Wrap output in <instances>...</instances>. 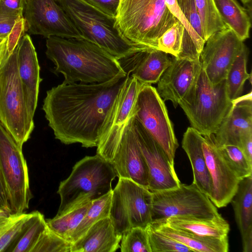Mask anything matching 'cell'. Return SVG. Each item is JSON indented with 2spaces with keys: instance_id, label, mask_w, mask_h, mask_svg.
Wrapping results in <instances>:
<instances>
[{
  "instance_id": "44dd1931",
  "label": "cell",
  "mask_w": 252,
  "mask_h": 252,
  "mask_svg": "<svg viewBox=\"0 0 252 252\" xmlns=\"http://www.w3.org/2000/svg\"><path fill=\"white\" fill-rule=\"evenodd\" d=\"M252 100H246L233 105L229 113L212 135L217 147L225 145L239 147L241 134L252 130Z\"/></svg>"
},
{
  "instance_id": "d4e9b609",
  "label": "cell",
  "mask_w": 252,
  "mask_h": 252,
  "mask_svg": "<svg viewBox=\"0 0 252 252\" xmlns=\"http://www.w3.org/2000/svg\"><path fill=\"white\" fill-rule=\"evenodd\" d=\"M157 231L183 244L193 252H227L228 237L215 238L201 237L169 225L164 220L151 221Z\"/></svg>"
},
{
  "instance_id": "ac0fdd59",
  "label": "cell",
  "mask_w": 252,
  "mask_h": 252,
  "mask_svg": "<svg viewBox=\"0 0 252 252\" xmlns=\"http://www.w3.org/2000/svg\"><path fill=\"white\" fill-rule=\"evenodd\" d=\"M133 117L125 129L111 163L118 178L130 179L148 189V168L134 132Z\"/></svg>"
},
{
  "instance_id": "f1b7e54d",
  "label": "cell",
  "mask_w": 252,
  "mask_h": 252,
  "mask_svg": "<svg viewBox=\"0 0 252 252\" xmlns=\"http://www.w3.org/2000/svg\"><path fill=\"white\" fill-rule=\"evenodd\" d=\"M248 50L246 46L237 56L231 64L225 78L227 95L231 100L242 94L244 84L247 80L251 82V74L247 71Z\"/></svg>"
},
{
  "instance_id": "f6af8a7d",
  "label": "cell",
  "mask_w": 252,
  "mask_h": 252,
  "mask_svg": "<svg viewBox=\"0 0 252 252\" xmlns=\"http://www.w3.org/2000/svg\"><path fill=\"white\" fill-rule=\"evenodd\" d=\"M26 0H0V3L7 9L23 15Z\"/></svg>"
},
{
  "instance_id": "4dcf8cb0",
  "label": "cell",
  "mask_w": 252,
  "mask_h": 252,
  "mask_svg": "<svg viewBox=\"0 0 252 252\" xmlns=\"http://www.w3.org/2000/svg\"><path fill=\"white\" fill-rule=\"evenodd\" d=\"M112 190L91 202L72 235V243L81 237L97 221L109 216Z\"/></svg>"
},
{
  "instance_id": "74e56055",
  "label": "cell",
  "mask_w": 252,
  "mask_h": 252,
  "mask_svg": "<svg viewBox=\"0 0 252 252\" xmlns=\"http://www.w3.org/2000/svg\"><path fill=\"white\" fill-rule=\"evenodd\" d=\"M151 252H193L176 240L157 231L149 223L146 227Z\"/></svg>"
},
{
  "instance_id": "7a4b0ae2",
  "label": "cell",
  "mask_w": 252,
  "mask_h": 252,
  "mask_svg": "<svg viewBox=\"0 0 252 252\" xmlns=\"http://www.w3.org/2000/svg\"><path fill=\"white\" fill-rule=\"evenodd\" d=\"M46 45L53 72L63 74L64 84L99 83L127 75L116 58L84 38L50 36Z\"/></svg>"
},
{
  "instance_id": "f35d334b",
  "label": "cell",
  "mask_w": 252,
  "mask_h": 252,
  "mask_svg": "<svg viewBox=\"0 0 252 252\" xmlns=\"http://www.w3.org/2000/svg\"><path fill=\"white\" fill-rule=\"evenodd\" d=\"M172 14L183 25L184 29L191 37L198 53L200 55L205 41L195 32L180 10L176 0H164Z\"/></svg>"
},
{
  "instance_id": "6da1fadb",
  "label": "cell",
  "mask_w": 252,
  "mask_h": 252,
  "mask_svg": "<svg viewBox=\"0 0 252 252\" xmlns=\"http://www.w3.org/2000/svg\"><path fill=\"white\" fill-rule=\"evenodd\" d=\"M128 77L99 83H62L48 90L42 109L55 138L66 145L97 147Z\"/></svg>"
},
{
  "instance_id": "8992f818",
  "label": "cell",
  "mask_w": 252,
  "mask_h": 252,
  "mask_svg": "<svg viewBox=\"0 0 252 252\" xmlns=\"http://www.w3.org/2000/svg\"><path fill=\"white\" fill-rule=\"evenodd\" d=\"M179 105L191 127L202 136H210L215 133L233 103L227 94L225 79L213 84L201 67L195 82Z\"/></svg>"
},
{
  "instance_id": "4fadbf2b",
  "label": "cell",
  "mask_w": 252,
  "mask_h": 252,
  "mask_svg": "<svg viewBox=\"0 0 252 252\" xmlns=\"http://www.w3.org/2000/svg\"><path fill=\"white\" fill-rule=\"evenodd\" d=\"M26 32L46 38H82L56 0H26L23 13Z\"/></svg>"
},
{
  "instance_id": "5bb4252c",
  "label": "cell",
  "mask_w": 252,
  "mask_h": 252,
  "mask_svg": "<svg viewBox=\"0 0 252 252\" xmlns=\"http://www.w3.org/2000/svg\"><path fill=\"white\" fill-rule=\"evenodd\" d=\"M245 46L244 41L228 27L213 33L206 40L199 59L212 84L225 79L231 64Z\"/></svg>"
},
{
  "instance_id": "e0dca14e",
  "label": "cell",
  "mask_w": 252,
  "mask_h": 252,
  "mask_svg": "<svg viewBox=\"0 0 252 252\" xmlns=\"http://www.w3.org/2000/svg\"><path fill=\"white\" fill-rule=\"evenodd\" d=\"M201 67L200 60L172 56L170 65L158 82L156 89L160 96L176 107L195 82Z\"/></svg>"
},
{
  "instance_id": "9c48e42d",
  "label": "cell",
  "mask_w": 252,
  "mask_h": 252,
  "mask_svg": "<svg viewBox=\"0 0 252 252\" xmlns=\"http://www.w3.org/2000/svg\"><path fill=\"white\" fill-rule=\"evenodd\" d=\"M152 192L133 181L119 178L112 189L109 218L122 235L134 227L146 228L152 221Z\"/></svg>"
},
{
  "instance_id": "ba28073f",
  "label": "cell",
  "mask_w": 252,
  "mask_h": 252,
  "mask_svg": "<svg viewBox=\"0 0 252 252\" xmlns=\"http://www.w3.org/2000/svg\"><path fill=\"white\" fill-rule=\"evenodd\" d=\"M0 173L7 196L9 213L22 214L32 198L28 167L21 148L0 122Z\"/></svg>"
},
{
  "instance_id": "9a60e30c",
  "label": "cell",
  "mask_w": 252,
  "mask_h": 252,
  "mask_svg": "<svg viewBox=\"0 0 252 252\" xmlns=\"http://www.w3.org/2000/svg\"><path fill=\"white\" fill-rule=\"evenodd\" d=\"M134 132L148 171V189L151 192L179 187L181 182L163 150L134 117Z\"/></svg>"
},
{
  "instance_id": "ffe728a7",
  "label": "cell",
  "mask_w": 252,
  "mask_h": 252,
  "mask_svg": "<svg viewBox=\"0 0 252 252\" xmlns=\"http://www.w3.org/2000/svg\"><path fill=\"white\" fill-rule=\"evenodd\" d=\"M118 61L130 64L123 68L129 76L142 84H151L158 83L170 65L171 58L161 51L142 46L128 57Z\"/></svg>"
},
{
  "instance_id": "603a6c76",
  "label": "cell",
  "mask_w": 252,
  "mask_h": 252,
  "mask_svg": "<svg viewBox=\"0 0 252 252\" xmlns=\"http://www.w3.org/2000/svg\"><path fill=\"white\" fill-rule=\"evenodd\" d=\"M240 231L243 251L252 252V175L241 179L230 201Z\"/></svg>"
},
{
  "instance_id": "8fae6325",
  "label": "cell",
  "mask_w": 252,
  "mask_h": 252,
  "mask_svg": "<svg viewBox=\"0 0 252 252\" xmlns=\"http://www.w3.org/2000/svg\"><path fill=\"white\" fill-rule=\"evenodd\" d=\"M152 192V221L174 216L210 219L220 215L209 197L192 183Z\"/></svg>"
},
{
  "instance_id": "52a82bcc",
  "label": "cell",
  "mask_w": 252,
  "mask_h": 252,
  "mask_svg": "<svg viewBox=\"0 0 252 252\" xmlns=\"http://www.w3.org/2000/svg\"><path fill=\"white\" fill-rule=\"evenodd\" d=\"M17 47L0 67V122L22 148L34 125L28 111L18 75Z\"/></svg>"
},
{
  "instance_id": "ab89813d",
  "label": "cell",
  "mask_w": 252,
  "mask_h": 252,
  "mask_svg": "<svg viewBox=\"0 0 252 252\" xmlns=\"http://www.w3.org/2000/svg\"><path fill=\"white\" fill-rule=\"evenodd\" d=\"M180 10L198 35L205 41L195 0H176Z\"/></svg>"
},
{
  "instance_id": "30bf717a",
  "label": "cell",
  "mask_w": 252,
  "mask_h": 252,
  "mask_svg": "<svg viewBox=\"0 0 252 252\" xmlns=\"http://www.w3.org/2000/svg\"><path fill=\"white\" fill-rule=\"evenodd\" d=\"M134 117L158 144L174 167L179 144L164 100L151 84H144L141 87L135 104Z\"/></svg>"
},
{
  "instance_id": "60d3db41",
  "label": "cell",
  "mask_w": 252,
  "mask_h": 252,
  "mask_svg": "<svg viewBox=\"0 0 252 252\" xmlns=\"http://www.w3.org/2000/svg\"><path fill=\"white\" fill-rule=\"evenodd\" d=\"M23 15L12 12L0 3V37L7 38L16 22Z\"/></svg>"
},
{
  "instance_id": "7402d4cb",
  "label": "cell",
  "mask_w": 252,
  "mask_h": 252,
  "mask_svg": "<svg viewBox=\"0 0 252 252\" xmlns=\"http://www.w3.org/2000/svg\"><path fill=\"white\" fill-rule=\"evenodd\" d=\"M122 235L115 229L109 217L92 225L72 243L71 252H115L120 248Z\"/></svg>"
},
{
  "instance_id": "277c9868",
  "label": "cell",
  "mask_w": 252,
  "mask_h": 252,
  "mask_svg": "<svg viewBox=\"0 0 252 252\" xmlns=\"http://www.w3.org/2000/svg\"><path fill=\"white\" fill-rule=\"evenodd\" d=\"M82 38L105 50L118 60L126 59L141 46L126 39L119 31L116 17L110 16L85 0H56Z\"/></svg>"
},
{
  "instance_id": "f907efd6",
  "label": "cell",
  "mask_w": 252,
  "mask_h": 252,
  "mask_svg": "<svg viewBox=\"0 0 252 252\" xmlns=\"http://www.w3.org/2000/svg\"><path fill=\"white\" fill-rule=\"evenodd\" d=\"M241 1L245 5H248L251 2V0H241Z\"/></svg>"
},
{
  "instance_id": "8d00e7d4",
  "label": "cell",
  "mask_w": 252,
  "mask_h": 252,
  "mask_svg": "<svg viewBox=\"0 0 252 252\" xmlns=\"http://www.w3.org/2000/svg\"><path fill=\"white\" fill-rule=\"evenodd\" d=\"M72 243L47 226L40 235L32 252H71Z\"/></svg>"
},
{
  "instance_id": "7bdbcfd3",
  "label": "cell",
  "mask_w": 252,
  "mask_h": 252,
  "mask_svg": "<svg viewBox=\"0 0 252 252\" xmlns=\"http://www.w3.org/2000/svg\"><path fill=\"white\" fill-rule=\"evenodd\" d=\"M105 14L116 17L120 0H85Z\"/></svg>"
},
{
  "instance_id": "c3c4849f",
  "label": "cell",
  "mask_w": 252,
  "mask_h": 252,
  "mask_svg": "<svg viewBox=\"0 0 252 252\" xmlns=\"http://www.w3.org/2000/svg\"><path fill=\"white\" fill-rule=\"evenodd\" d=\"M10 215L8 212L0 208V217H7Z\"/></svg>"
},
{
  "instance_id": "3957f363",
  "label": "cell",
  "mask_w": 252,
  "mask_h": 252,
  "mask_svg": "<svg viewBox=\"0 0 252 252\" xmlns=\"http://www.w3.org/2000/svg\"><path fill=\"white\" fill-rule=\"evenodd\" d=\"M118 177L112 164L97 154L86 156L77 162L70 175L60 182L57 193L60 204L59 216L91 202L112 190Z\"/></svg>"
},
{
  "instance_id": "83f0119b",
  "label": "cell",
  "mask_w": 252,
  "mask_h": 252,
  "mask_svg": "<svg viewBox=\"0 0 252 252\" xmlns=\"http://www.w3.org/2000/svg\"><path fill=\"white\" fill-rule=\"evenodd\" d=\"M47 226L46 220L42 214L37 211L32 212L24 228L8 251L32 252L40 235Z\"/></svg>"
},
{
  "instance_id": "484cf974",
  "label": "cell",
  "mask_w": 252,
  "mask_h": 252,
  "mask_svg": "<svg viewBox=\"0 0 252 252\" xmlns=\"http://www.w3.org/2000/svg\"><path fill=\"white\" fill-rule=\"evenodd\" d=\"M164 220L171 227L204 237L225 238L230 230L229 223L220 214L210 219L174 216Z\"/></svg>"
},
{
  "instance_id": "cb8c5ba5",
  "label": "cell",
  "mask_w": 252,
  "mask_h": 252,
  "mask_svg": "<svg viewBox=\"0 0 252 252\" xmlns=\"http://www.w3.org/2000/svg\"><path fill=\"white\" fill-rule=\"evenodd\" d=\"M203 136L192 127H189L183 135V149L191 165L195 185L203 193L210 197L212 183L202 149Z\"/></svg>"
},
{
  "instance_id": "5b68a950",
  "label": "cell",
  "mask_w": 252,
  "mask_h": 252,
  "mask_svg": "<svg viewBox=\"0 0 252 252\" xmlns=\"http://www.w3.org/2000/svg\"><path fill=\"white\" fill-rule=\"evenodd\" d=\"M116 19L126 39L155 49L159 37L177 21L164 0H120Z\"/></svg>"
},
{
  "instance_id": "4316f807",
  "label": "cell",
  "mask_w": 252,
  "mask_h": 252,
  "mask_svg": "<svg viewBox=\"0 0 252 252\" xmlns=\"http://www.w3.org/2000/svg\"><path fill=\"white\" fill-rule=\"evenodd\" d=\"M218 13L225 26L243 41L249 38L251 18L237 0H214Z\"/></svg>"
},
{
  "instance_id": "1f68e13d",
  "label": "cell",
  "mask_w": 252,
  "mask_h": 252,
  "mask_svg": "<svg viewBox=\"0 0 252 252\" xmlns=\"http://www.w3.org/2000/svg\"><path fill=\"white\" fill-rule=\"evenodd\" d=\"M205 41L213 33L227 27L222 22L214 0H195Z\"/></svg>"
},
{
  "instance_id": "681fc988",
  "label": "cell",
  "mask_w": 252,
  "mask_h": 252,
  "mask_svg": "<svg viewBox=\"0 0 252 252\" xmlns=\"http://www.w3.org/2000/svg\"><path fill=\"white\" fill-rule=\"evenodd\" d=\"M10 216L7 217H0V225L9 219Z\"/></svg>"
},
{
  "instance_id": "2e32d148",
  "label": "cell",
  "mask_w": 252,
  "mask_h": 252,
  "mask_svg": "<svg viewBox=\"0 0 252 252\" xmlns=\"http://www.w3.org/2000/svg\"><path fill=\"white\" fill-rule=\"evenodd\" d=\"M202 149L212 183L209 199L217 208L225 207L236 193L240 180L223 158L212 135L203 136Z\"/></svg>"
},
{
  "instance_id": "b9f144b4",
  "label": "cell",
  "mask_w": 252,
  "mask_h": 252,
  "mask_svg": "<svg viewBox=\"0 0 252 252\" xmlns=\"http://www.w3.org/2000/svg\"><path fill=\"white\" fill-rule=\"evenodd\" d=\"M25 32V21L23 17L16 22L7 37L6 49L8 55H11L15 50Z\"/></svg>"
},
{
  "instance_id": "836d02e7",
  "label": "cell",
  "mask_w": 252,
  "mask_h": 252,
  "mask_svg": "<svg viewBox=\"0 0 252 252\" xmlns=\"http://www.w3.org/2000/svg\"><path fill=\"white\" fill-rule=\"evenodd\" d=\"M31 215L32 212L11 215L6 221L0 225V252L7 251L24 228Z\"/></svg>"
},
{
  "instance_id": "7c38bea8",
  "label": "cell",
  "mask_w": 252,
  "mask_h": 252,
  "mask_svg": "<svg viewBox=\"0 0 252 252\" xmlns=\"http://www.w3.org/2000/svg\"><path fill=\"white\" fill-rule=\"evenodd\" d=\"M143 84L128 75L116 100L96 147V154L110 163L117 152L126 127L134 116L137 96Z\"/></svg>"
},
{
  "instance_id": "d6986e66",
  "label": "cell",
  "mask_w": 252,
  "mask_h": 252,
  "mask_svg": "<svg viewBox=\"0 0 252 252\" xmlns=\"http://www.w3.org/2000/svg\"><path fill=\"white\" fill-rule=\"evenodd\" d=\"M17 61L28 111L31 118L33 119L42 79L40 77V66L35 49L28 34L22 37L17 46Z\"/></svg>"
},
{
  "instance_id": "bcb514c9",
  "label": "cell",
  "mask_w": 252,
  "mask_h": 252,
  "mask_svg": "<svg viewBox=\"0 0 252 252\" xmlns=\"http://www.w3.org/2000/svg\"><path fill=\"white\" fill-rule=\"evenodd\" d=\"M0 208L9 211L5 186L0 173Z\"/></svg>"
},
{
  "instance_id": "e575fe53",
  "label": "cell",
  "mask_w": 252,
  "mask_h": 252,
  "mask_svg": "<svg viewBox=\"0 0 252 252\" xmlns=\"http://www.w3.org/2000/svg\"><path fill=\"white\" fill-rule=\"evenodd\" d=\"M184 31L183 25L177 20L159 37L157 49L178 58L182 51Z\"/></svg>"
},
{
  "instance_id": "ee69618b",
  "label": "cell",
  "mask_w": 252,
  "mask_h": 252,
  "mask_svg": "<svg viewBox=\"0 0 252 252\" xmlns=\"http://www.w3.org/2000/svg\"><path fill=\"white\" fill-rule=\"evenodd\" d=\"M239 147L252 164V130L246 131L241 134Z\"/></svg>"
},
{
  "instance_id": "d6a6232c",
  "label": "cell",
  "mask_w": 252,
  "mask_h": 252,
  "mask_svg": "<svg viewBox=\"0 0 252 252\" xmlns=\"http://www.w3.org/2000/svg\"><path fill=\"white\" fill-rule=\"evenodd\" d=\"M217 148L226 162L240 180L252 175V164L249 162L239 147L225 145Z\"/></svg>"
},
{
  "instance_id": "7dc6e473",
  "label": "cell",
  "mask_w": 252,
  "mask_h": 252,
  "mask_svg": "<svg viewBox=\"0 0 252 252\" xmlns=\"http://www.w3.org/2000/svg\"><path fill=\"white\" fill-rule=\"evenodd\" d=\"M6 42L7 38L0 37V67L8 55L6 49Z\"/></svg>"
},
{
  "instance_id": "f546056e",
  "label": "cell",
  "mask_w": 252,
  "mask_h": 252,
  "mask_svg": "<svg viewBox=\"0 0 252 252\" xmlns=\"http://www.w3.org/2000/svg\"><path fill=\"white\" fill-rule=\"evenodd\" d=\"M91 202L77 207L61 216L47 219L49 227L66 240L72 243V235L85 216Z\"/></svg>"
},
{
  "instance_id": "d590c367",
  "label": "cell",
  "mask_w": 252,
  "mask_h": 252,
  "mask_svg": "<svg viewBox=\"0 0 252 252\" xmlns=\"http://www.w3.org/2000/svg\"><path fill=\"white\" fill-rule=\"evenodd\" d=\"M122 252H151L146 228L132 227L122 234Z\"/></svg>"
}]
</instances>
